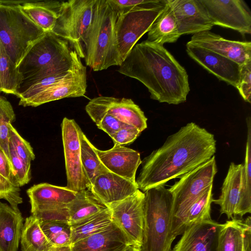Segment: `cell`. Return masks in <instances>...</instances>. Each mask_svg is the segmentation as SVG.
Wrapping results in <instances>:
<instances>
[{
	"label": "cell",
	"mask_w": 251,
	"mask_h": 251,
	"mask_svg": "<svg viewBox=\"0 0 251 251\" xmlns=\"http://www.w3.org/2000/svg\"><path fill=\"white\" fill-rule=\"evenodd\" d=\"M216 151L214 135L194 122L189 123L142 161L136 179L137 188L144 192L164 185L205 162Z\"/></svg>",
	"instance_id": "cell-1"
},
{
	"label": "cell",
	"mask_w": 251,
	"mask_h": 251,
	"mask_svg": "<svg viewBox=\"0 0 251 251\" xmlns=\"http://www.w3.org/2000/svg\"><path fill=\"white\" fill-rule=\"evenodd\" d=\"M117 71L141 82L160 102H184L190 91L185 69L163 45L146 40L134 46Z\"/></svg>",
	"instance_id": "cell-2"
},
{
	"label": "cell",
	"mask_w": 251,
	"mask_h": 251,
	"mask_svg": "<svg viewBox=\"0 0 251 251\" xmlns=\"http://www.w3.org/2000/svg\"><path fill=\"white\" fill-rule=\"evenodd\" d=\"M81 62L66 40L51 31L46 32L29 49L18 67L23 76L18 94L32 82L69 70Z\"/></svg>",
	"instance_id": "cell-3"
},
{
	"label": "cell",
	"mask_w": 251,
	"mask_h": 251,
	"mask_svg": "<svg viewBox=\"0 0 251 251\" xmlns=\"http://www.w3.org/2000/svg\"><path fill=\"white\" fill-rule=\"evenodd\" d=\"M117 17L107 0H96L91 23L83 41L85 64L94 71L119 66L115 33Z\"/></svg>",
	"instance_id": "cell-4"
},
{
	"label": "cell",
	"mask_w": 251,
	"mask_h": 251,
	"mask_svg": "<svg viewBox=\"0 0 251 251\" xmlns=\"http://www.w3.org/2000/svg\"><path fill=\"white\" fill-rule=\"evenodd\" d=\"M145 194L141 251H171L176 237L172 233L173 196L160 185Z\"/></svg>",
	"instance_id": "cell-5"
},
{
	"label": "cell",
	"mask_w": 251,
	"mask_h": 251,
	"mask_svg": "<svg viewBox=\"0 0 251 251\" xmlns=\"http://www.w3.org/2000/svg\"><path fill=\"white\" fill-rule=\"evenodd\" d=\"M17 0H0V42L17 67L45 33L21 8Z\"/></svg>",
	"instance_id": "cell-6"
},
{
	"label": "cell",
	"mask_w": 251,
	"mask_h": 251,
	"mask_svg": "<svg viewBox=\"0 0 251 251\" xmlns=\"http://www.w3.org/2000/svg\"><path fill=\"white\" fill-rule=\"evenodd\" d=\"M95 1H63L51 31L66 40L80 58H85L83 41L91 23Z\"/></svg>",
	"instance_id": "cell-7"
},
{
	"label": "cell",
	"mask_w": 251,
	"mask_h": 251,
	"mask_svg": "<svg viewBox=\"0 0 251 251\" xmlns=\"http://www.w3.org/2000/svg\"><path fill=\"white\" fill-rule=\"evenodd\" d=\"M217 167L215 155L186 173L169 189L173 196L172 230L186 209L210 185L213 184Z\"/></svg>",
	"instance_id": "cell-8"
},
{
	"label": "cell",
	"mask_w": 251,
	"mask_h": 251,
	"mask_svg": "<svg viewBox=\"0 0 251 251\" xmlns=\"http://www.w3.org/2000/svg\"><path fill=\"white\" fill-rule=\"evenodd\" d=\"M165 4L154 7H139L118 15L115 33L119 66L125 60L137 42L144 34L148 32Z\"/></svg>",
	"instance_id": "cell-9"
},
{
	"label": "cell",
	"mask_w": 251,
	"mask_h": 251,
	"mask_svg": "<svg viewBox=\"0 0 251 251\" xmlns=\"http://www.w3.org/2000/svg\"><path fill=\"white\" fill-rule=\"evenodd\" d=\"M67 184L75 191L88 189L89 182L84 171L81 159L80 137L82 132L74 119L63 118L61 124Z\"/></svg>",
	"instance_id": "cell-10"
},
{
	"label": "cell",
	"mask_w": 251,
	"mask_h": 251,
	"mask_svg": "<svg viewBox=\"0 0 251 251\" xmlns=\"http://www.w3.org/2000/svg\"><path fill=\"white\" fill-rule=\"evenodd\" d=\"M145 194L138 189L126 198L110 204L112 222L125 234L132 245L142 243Z\"/></svg>",
	"instance_id": "cell-11"
},
{
	"label": "cell",
	"mask_w": 251,
	"mask_h": 251,
	"mask_svg": "<svg viewBox=\"0 0 251 251\" xmlns=\"http://www.w3.org/2000/svg\"><path fill=\"white\" fill-rule=\"evenodd\" d=\"M200 0L214 25L236 30L243 36L251 33V11L244 0Z\"/></svg>",
	"instance_id": "cell-12"
},
{
	"label": "cell",
	"mask_w": 251,
	"mask_h": 251,
	"mask_svg": "<svg viewBox=\"0 0 251 251\" xmlns=\"http://www.w3.org/2000/svg\"><path fill=\"white\" fill-rule=\"evenodd\" d=\"M222 226L211 219L192 225L185 229L173 251H219Z\"/></svg>",
	"instance_id": "cell-13"
},
{
	"label": "cell",
	"mask_w": 251,
	"mask_h": 251,
	"mask_svg": "<svg viewBox=\"0 0 251 251\" xmlns=\"http://www.w3.org/2000/svg\"><path fill=\"white\" fill-rule=\"evenodd\" d=\"M188 55L218 79L237 88L241 65L211 50L187 42Z\"/></svg>",
	"instance_id": "cell-14"
},
{
	"label": "cell",
	"mask_w": 251,
	"mask_h": 251,
	"mask_svg": "<svg viewBox=\"0 0 251 251\" xmlns=\"http://www.w3.org/2000/svg\"><path fill=\"white\" fill-rule=\"evenodd\" d=\"M180 36L210 30L214 26L200 0H168Z\"/></svg>",
	"instance_id": "cell-15"
},
{
	"label": "cell",
	"mask_w": 251,
	"mask_h": 251,
	"mask_svg": "<svg viewBox=\"0 0 251 251\" xmlns=\"http://www.w3.org/2000/svg\"><path fill=\"white\" fill-rule=\"evenodd\" d=\"M87 88L86 68L83 67L73 76L61 80L19 105L37 107L43 104L67 98L85 96Z\"/></svg>",
	"instance_id": "cell-16"
},
{
	"label": "cell",
	"mask_w": 251,
	"mask_h": 251,
	"mask_svg": "<svg viewBox=\"0 0 251 251\" xmlns=\"http://www.w3.org/2000/svg\"><path fill=\"white\" fill-rule=\"evenodd\" d=\"M87 105L135 126L141 132L147 127V118L144 112L130 99L99 96L91 99Z\"/></svg>",
	"instance_id": "cell-17"
},
{
	"label": "cell",
	"mask_w": 251,
	"mask_h": 251,
	"mask_svg": "<svg viewBox=\"0 0 251 251\" xmlns=\"http://www.w3.org/2000/svg\"><path fill=\"white\" fill-rule=\"evenodd\" d=\"M77 192L66 186L48 183L33 185L26 191L31 215L35 216L40 213L66 207L75 199Z\"/></svg>",
	"instance_id": "cell-18"
},
{
	"label": "cell",
	"mask_w": 251,
	"mask_h": 251,
	"mask_svg": "<svg viewBox=\"0 0 251 251\" xmlns=\"http://www.w3.org/2000/svg\"><path fill=\"white\" fill-rule=\"evenodd\" d=\"M189 42L227 58L240 65L251 60V42L229 40L209 30L193 34Z\"/></svg>",
	"instance_id": "cell-19"
},
{
	"label": "cell",
	"mask_w": 251,
	"mask_h": 251,
	"mask_svg": "<svg viewBox=\"0 0 251 251\" xmlns=\"http://www.w3.org/2000/svg\"><path fill=\"white\" fill-rule=\"evenodd\" d=\"M95 150L109 171L136 183V172L142 162L139 152L118 144L108 150H100L96 147Z\"/></svg>",
	"instance_id": "cell-20"
},
{
	"label": "cell",
	"mask_w": 251,
	"mask_h": 251,
	"mask_svg": "<svg viewBox=\"0 0 251 251\" xmlns=\"http://www.w3.org/2000/svg\"><path fill=\"white\" fill-rule=\"evenodd\" d=\"M138 188L133 183L109 171L99 175L88 189L106 206L133 194Z\"/></svg>",
	"instance_id": "cell-21"
},
{
	"label": "cell",
	"mask_w": 251,
	"mask_h": 251,
	"mask_svg": "<svg viewBox=\"0 0 251 251\" xmlns=\"http://www.w3.org/2000/svg\"><path fill=\"white\" fill-rule=\"evenodd\" d=\"M130 245L128 238L113 222L101 231L72 244L73 251H126Z\"/></svg>",
	"instance_id": "cell-22"
},
{
	"label": "cell",
	"mask_w": 251,
	"mask_h": 251,
	"mask_svg": "<svg viewBox=\"0 0 251 251\" xmlns=\"http://www.w3.org/2000/svg\"><path fill=\"white\" fill-rule=\"evenodd\" d=\"M243 173V163L231 162L221 187V195L218 199L213 200L220 206L221 214H225L228 219L235 216L242 188Z\"/></svg>",
	"instance_id": "cell-23"
},
{
	"label": "cell",
	"mask_w": 251,
	"mask_h": 251,
	"mask_svg": "<svg viewBox=\"0 0 251 251\" xmlns=\"http://www.w3.org/2000/svg\"><path fill=\"white\" fill-rule=\"evenodd\" d=\"M23 220L20 210L0 201V251H18Z\"/></svg>",
	"instance_id": "cell-24"
},
{
	"label": "cell",
	"mask_w": 251,
	"mask_h": 251,
	"mask_svg": "<svg viewBox=\"0 0 251 251\" xmlns=\"http://www.w3.org/2000/svg\"><path fill=\"white\" fill-rule=\"evenodd\" d=\"M177 24L168 0L148 31L147 41L164 45L174 43L180 37Z\"/></svg>",
	"instance_id": "cell-25"
},
{
	"label": "cell",
	"mask_w": 251,
	"mask_h": 251,
	"mask_svg": "<svg viewBox=\"0 0 251 251\" xmlns=\"http://www.w3.org/2000/svg\"><path fill=\"white\" fill-rule=\"evenodd\" d=\"M213 184L208 186L199 197L186 209L172 230L176 238L187 227L206 220L211 219V205L213 202Z\"/></svg>",
	"instance_id": "cell-26"
},
{
	"label": "cell",
	"mask_w": 251,
	"mask_h": 251,
	"mask_svg": "<svg viewBox=\"0 0 251 251\" xmlns=\"http://www.w3.org/2000/svg\"><path fill=\"white\" fill-rule=\"evenodd\" d=\"M63 1L27 0L20 5L23 11L45 32L51 31Z\"/></svg>",
	"instance_id": "cell-27"
},
{
	"label": "cell",
	"mask_w": 251,
	"mask_h": 251,
	"mask_svg": "<svg viewBox=\"0 0 251 251\" xmlns=\"http://www.w3.org/2000/svg\"><path fill=\"white\" fill-rule=\"evenodd\" d=\"M20 242L22 251H50L53 246L43 231L39 220L32 215L25 220Z\"/></svg>",
	"instance_id": "cell-28"
},
{
	"label": "cell",
	"mask_w": 251,
	"mask_h": 251,
	"mask_svg": "<svg viewBox=\"0 0 251 251\" xmlns=\"http://www.w3.org/2000/svg\"><path fill=\"white\" fill-rule=\"evenodd\" d=\"M88 189L77 192L67 205L70 224L77 222L107 208Z\"/></svg>",
	"instance_id": "cell-29"
},
{
	"label": "cell",
	"mask_w": 251,
	"mask_h": 251,
	"mask_svg": "<svg viewBox=\"0 0 251 251\" xmlns=\"http://www.w3.org/2000/svg\"><path fill=\"white\" fill-rule=\"evenodd\" d=\"M112 223L111 211L107 207L85 219L70 224L72 244L101 231Z\"/></svg>",
	"instance_id": "cell-30"
},
{
	"label": "cell",
	"mask_w": 251,
	"mask_h": 251,
	"mask_svg": "<svg viewBox=\"0 0 251 251\" xmlns=\"http://www.w3.org/2000/svg\"><path fill=\"white\" fill-rule=\"evenodd\" d=\"M248 127L247 138L246 146L245 157L242 188L238 203L235 212V216L241 217L251 212V120L246 119Z\"/></svg>",
	"instance_id": "cell-31"
},
{
	"label": "cell",
	"mask_w": 251,
	"mask_h": 251,
	"mask_svg": "<svg viewBox=\"0 0 251 251\" xmlns=\"http://www.w3.org/2000/svg\"><path fill=\"white\" fill-rule=\"evenodd\" d=\"M23 81L22 74L11 60L0 42V92L17 97Z\"/></svg>",
	"instance_id": "cell-32"
},
{
	"label": "cell",
	"mask_w": 251,
	"mask_h": 251,
	"mask_svg": "<svg viewBox=\"0 0 251 251\" xmlns=\"http://www.w3.org/2000/svg\"><path fill=\"white\" fill-rule=\"evenodd\" d=\"M219 251H248L245 243L243 220L234 217L223 224L220 234Z\"/></svg>",
	"instance_id": "cell-33"
},
{
	"label": "cell",
	"mask_w": 251,
	"mask_h": 251,
	"mask_svg": "<svg viewBox=\"0 0 251 251\" xmlns=\"http://www.w3.org/2000/svg\"><path fill=\"white\" fill-rule=\"evenodd\" d=\"M95 148L82 132L80 137L81 163L90 186L99 175L108 171L100 160Z\"/></svg>",
	"instance_id": "cell-34"
},
{
	"label": "cell",
	"mask_w": 251,
	"mask_h": 251,
	"mask_svg": "<svg viewBox=\"0 0 251 251\" xmlns=\"http://www.w3.org/2000/svg\"><path fill=\"white\" fill-rule=\"evenodd\" d=\"M84 66L81 62L69 70L57 73L34 81L20 93L17 97L20 99L19 101L30 98L55 83L73 76Z\"/></svg>",
	"instance_id": "cell-35"
},
{
	"label": "cell",
	"mask_w": 251,
	"mask_h": 251,
	"mask_svg": "<svg viewBox=\"0 0 251 251\" xmlns=\"http://www.w3.org/2000/svg\"><path fill=\"white\" fill-rule=\"evenodd\" d=\"M15 120L16 115L12 104L5 97L0 96V149L11 165L9 125Z\"/></svg>",
	"instance_id": "cell-36"
},
{
	"label": "cell",
	"mask_w": 251,
	"mask_h": 251,
	"mask_svg": "<svg viewBox=\"0 0 251 251\" xmlns=\"http://www.w3.org/2000/svg\"><path fill=\"white\" fill-rule=\"evenodd\" d=\"M40 225L53 246L72 244V230L69 223L45 221H40Z\"/></svg>",
	"instance_id": "cell-37"
},
{
	"label": "cell",
	"mask_w": 251,
	"mask_h": 251,
	"mask_svg": "<svg viewBox=\"0 0 251 251\" xmlns=\"http://www.w3.org/2000/svg\"><path fill=\"white\" fill-rule=\"evenodd\" d=\"M85 110L98 128L106 132L110 137L119 129L127 125L113 116L87 105L85 106Z\"/></svg>",
	"instance_id": "cell-38"
},
{
	"label": "cell",
	"mask_w": 251,
	"mask_h": 251,
	"mask_svg": "<svg viewBox=\"0 0 251 251\" xmlns=\"http://www.w3.org/2000/svg\"><path fill=\"white\" fill-rule=\"evenodd\" d=\"M10 157L16 181L19 187L27 184L31 179V165H27L17 153L12 144H9Z\"/></svg>",
	"instance_id": "cell-39"
},
{
	"label": "cell",
	"mask_w": 251,
	"mask_h": 251,
	"mask_svg": "<svg viewBox=\"0 0 251 251\" xmlns=\"http://www.w3.org/2000/svg\"><path fill=\"white\" fill-rule=\"evenodd\" d=\"M10 142L13 145L17 154L27 164L35 158L33 149L29 143L24 139L11 124L9 125Z\"/></svg>",
	"instance_id": "cell-40"
},
{
	"label": "cell",
	"mask_w": 251,
	"mask_h": 251,
	"mask_svg": "<svg viewBox=\"0 0 251 251\" xmlns=\"http://www.w3.org/2000/svg\"><path fill=\"white\" fill-rule=\"evenodd\" d=\"M118 15L125 14L135 8L154 7L165 4L166 0H107Z\"/></svg>",
	"instance_id": "cell-41"
},
{
	"label": "cell",
	"mask_w": 251,
	"mask_h": 251,
	"mask_svg": "<svg viewBox=\"0 0 251 251\" xmlns=\"http://www.w3.org/2000/svg\"><path fill=\"white\" fill-rule=\"evenodd\" d=\"M0 199L6 200L14 210L19 211L18 205L23 202L20 187L9 183L0 175Z\"/></svg>",
	"instance_id": "cell-42"
},
{
	"label": "cell",
	"mask_w": 251,
	"mask_h": 251,
	"mask_svg": "<svg viewBox=\"0 0 251 251\" xmlns=\"http://www.w3.org/2000/svg\"><path fill=\"white\" fill-rule=\"evenodd\" d=\"M243 99L251 102V60L240 66L239 79L236 88Z\"/></svg>",
	"instance_id": "cell-43"
},
{
	"label": "cell",
	"mask_w": 251,
	"mask_h": 251,
	"mask_svg": "<svg viewBox=\"0 0 251 251\" xmlns=\"http://www.w3.org/2000/svg\"><path fill=\"white\" fill-rule=\"evenodd\" d=\"M141 132L136 127L127 125L119 129L110 137L114 144L125 146L132 143Z\"/></svg>",
	"instance_id": "cell-44"
},
{
	"label": "cell",
	"mask_w": 251,
	"mask_h": 251,
	"mask_svg": "<svg viewBox=\"0 0 251 251\" xmlns=\"http://www.w3.org/2000/svg\"><path fill=\"white\" fill-rule=\"evenodd\" d=\"M34 217L40 221H62L69 223V216L67 206L40 213Z\"/></svg>",
	"instance_id": "cell-45"
},
{
	"label": "cell",
	"mask_w": 251,
	"mask_h": 251,
	"mask_svg": "<svg viewBox=\"0 0 251 251\" xmlns=\"http://www.w3.org/2000/svg\"><path fill=\"white\" fill-rule=\"evenodd\" d=\"M0 175L13 186L20 187L16 181L12 166L0 149Z\"/></svg>",
	"instance_id": "cell-46"
},
{
	"label": "cell",
	"mask_w": 251,
	"mask_h": 251,
	"mask_svg": "<svg viewBox=\"0 0 251 251\" xmlns=\"http://www.w3.org/2000/svg\"><path fill=\"white\" fill-rule=\"evenodd\" d=\"M50 251H73L72 244L52 246Z\"/></svg>",
	"instance_id": "cell-47"
},
{
	"label": "cell",
	"mask_w": 251,
	"mask_h": 251,
	"mask_svg": "<svg viewBox=\"0 0 251 251\" xmlns=\"http://www.w3.org/2000/svg\"><path fill=\"white\" fill-rule=\"evenodd\" d=\"M126 251H141V250L140 248L130 245L128 247Z\"/></svg>",
	"instance_id": "cell-48"
},
{
	"label": "cell",
	"mask_w": 251,
	"mask_h": 251,
	"mask_svg": "<svg viewBox=\"0 0 251 251\" xmlns=\"http://www.w3.org/2000/svg\"></svg>",
	"instance_id": "cell-49"
}]
</instances>
